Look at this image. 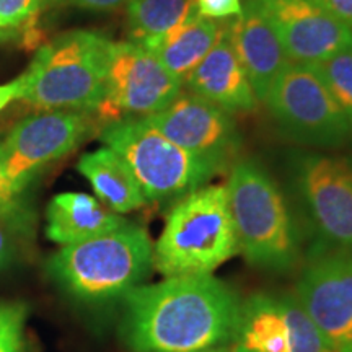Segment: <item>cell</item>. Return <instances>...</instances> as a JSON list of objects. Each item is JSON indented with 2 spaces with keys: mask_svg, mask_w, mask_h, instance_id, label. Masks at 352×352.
<instances>
[{
  "mask_svg": "<svg viewBox=\"0 0 352 352\" xmlns=\"http://www.w3.org/2000/svg\"><path fill=\"white\" fill-rule=\"evenodd\" d=\"M122 341L131 352H204L227 347L241 298L212 274L165 277L126 294Z\"/></svg>",
  "mask_w": 352,
  "mask_h": 352,
  "instance_id": "obj_1",
  "label": "cell"
},
{
  "mask_svg": "<svg viewBox=\"0 0 352 352\" xmlns=\"http://www.w3.org/2000/svg\"><path fill=\"white\" fill-rule=\"evenodd\" d=\"M226 191L239 254L261 271L297 270L303 259L300 230L270 171L252 158L235 162Z\"/></svg>",
  "mask_w": 352,
  "mask_h": 352,
  "instance_id": "obj_2",
  "label": "cell"
},
{
  "mask_svg": "<svg viewBox=\"0 0 352 352\" xmlns=\"http://www.w3.org/2000/svg\"><path fill=\"white\" fill-rule=\"evenodd\" d=\"M111 39L72 30L52 39L21 76L19 100L41 111H96L104 98Z\"/></svg>",
  "mask_w": 352,
  "mask_h": 352,
  "instance_id": "obj_3",
  "label": "cell"
},
{
  "mask_svg": "<svg viewBox=\"0 0 352 352\" xmlns=\"http://www.w3.org/2000/svg\"><path fill=\"white\" fill-rule=\"evenodd\" d=\"M47 267L52 279L78 300L124 298L153 271V243L144 227L126 222L103 235L63 246Z\"/></svg>",
  "mask_w": 352,
  "mask_h": 352,
  "instance_id": "obj_4",
  "label": "cell"
},
{
  "mask_svg": "<svg viewBox=\"0 0 352 352\" xmlns=\"http://www.w3.org/2000/svg\"><path fill=\"white\" fill-rule=\"evenodd\" d=\"M239 254L226 186L204 184L173 204L153 245L164 277L208 276Z\"/></svg>",
  "mask_w": 352,
  "mask_h": 352,
  "instance_id": "obj_5",
  "label": "cell"
},
{
  "mask_svg": "<svg viewBox=\"0 0 352 352\" xmlns=\"http://www.w3.org/2000/svg\"><path fill=\"white\" fill-rule=\"evenodd\" d=\"M100 139L126 162L147 202L182 199L220 171L171 142L145 118L108 122Z\"/></svg>",
  "mask_w": 352,
  "mask_h": 352,
  "instance_id": "obj_6",
  "label": "cell"
},
{
  "mask_svg": "<svg viewBox=\"0 0 352 352\" xmlns=\"http://www.w3.org/2000/svg\"><path fill=\"white\" fill-rule=\"evenodd\" d=\"M264 103L290 139L315 147H340L352 134L316 65L290 63L272 83Z\"/></svg>",
  "mask_w": 352,
  "mask_h": 352,
  "instance_id": "obj_7",
  "label": "cell"
},
{
  "mask_svg": "<svg viewBox=\"0 0 352 352\" xmlns=\"http://www.w3.org/2000/svg\"><path fill=\"white\" fill-rule=\"evenodd\" d=\"M292 179L316 243L352 254V157L298 153Z\"/></svg>",
  "mask_w": 352,
  "mask_h": 352,
  "instance_id": "obj_8",
  "label": "cell"
},
{
  "mask_svg": "<svg viewBox=\"0 0 352 352\" xmlns=\"http://www.w3.org/2000/svg\"><path fill=\"white\" fill-rule=\"evenodd\" d=\"M294 296L329 349L352 352V254L316 243L303 263Z\"/></svg>",
  "mask_w": 352,
  "mask_h": 352,
  "instance_id": "obj_9",
  "label": "cell"
},
{
  "mask_svg": "<svg viewBox=\"0 0 352 352\" xmlns=\"http://www.w3.org/2000/svg\"><path fill=\"white\" fill-rule=\"evenodd\" d=\"M182 88L153 52L132 41H113L107 90L96 111L108 122L147 118L168 107Z\"/></svg>",
  "mask_w": 352,
  "mask_h": 352,
  "instance_id": "obj_10",
  "label": "cell"
},
{
  "mask_svg": "<svg viewBox=\"0 0 352 352\" xmlns=\"http://www.w3.org/2000/svg\"><path fill=\"white\" fill-rule=\"evenodd\" d=\"M94 127L88 113L43 111L25 118L0 142V162L16 196L39 170L67 155Z\"/></svg>",
  "mask_w": 352,
  "mask_h": 352,
  "instance_id": "obj_11",
  "label": "cell"
},
{
  "mask_svg": "<svg viewBox=\"0 0 352 352\" xmlns=\"http://www.w3.org/2000/svg\"><path fill=\"white\" fill-rule=\"evenodd\" d=\"M230 352H333L294 294H254L241 300Z\"/></svg>",
  "mask_w": 352,
  "mask_h": 352,
  "instance_id": "obj_12",
  "label": "cell"
},
{
  "mask_svg": "<svg viewBox=\"0 0 352 352\" xmlns=\"http://www.w3.org/2000/svg\"><path fill=\"white\" fill-rule=\"evenodd\" d=\"M171 142L223 170L239 153L240 132L230 113L192 91L145 118Z\"/></svg>",
  "mask_w": 352,
  "mask_h": 352,
  "instance_id": "obj_13",
  "label": "cell"
},
{
  "mask_svg": "<svg viewBox=\"0 0 352 352\" xmlns=\"http://www.w3.org/2000/svg\"><path fill=\"white\" fill-rule=\"evenodd\" d=\"M292 63L316 65L352 47V30L321 0H253Z\"/></svg>",
  "mask_w": 352,
  "mask_h": 352,
  "instance_id": "obj_14",
  "label": "cell"
},
{
  "mask_svg": "<svg viewBox=\"0 0 352 352\" xmlns=\"http://www.w3.org/2000/svg\"><path fill=\"white\" fill-rule=\"evenodd\" d=\"M226 34L258 100L264 101L279 74L292 63L279 36L253 0L226 26Z\"/></svg>",
  "mask_w": 352,
  "mask_h": 352,
  "instance_id": "obj_15",
  "label": "cell"
},
{
  "mask_svg": "<svg viewBox=\"0 0 352 352\" xmlns=\"http://www.w3.org/2000/svg\"><path fill=\"white\" fill-rule=\"evenodd\" d=\"M184 85H188L189 91L230 114L253 111L258 107V96L228 41L226 26L222 36L202 63L192 70Z\"/></svg>",
  "mask_w": 352,
  "mask_h": 352,
  "instance_id": "obj_16",
  "label": "cell"
},
{
  "mask_svg": "<svg viewBox=\"0 0 352 352\" xmlns=\"http://www.w3.org/2000/svg\"><path fill=\"white\" fill-rule=\"evenodd\" d=\"M46 222L47 239L67 246L111 232L127 220L85 192H60L47 204Z\"/></svg>",
  "mask_w": 352,
  "mask_h": 352,
  "instance_id": "obj_17",
  "label": "cell"
},
{
  "mask_svg": "<svg viewBox=\"0 0 352 352\" xmlns=\"http://www.w3.org/2000/svg\"><path fill=\"white\" fill-rule=\"evenodd\" d=\"M77 170L90 182L95 195L113 212L127 214L147 204L129 166L107 145L82 155Z\"/></svg>",
  "mask_w": 352,
  "mask_h": 352,
  "instance_id": "obj_18",
  "label": "cell"
},
{
  "mask_svg": "<svg viewBox=\"0 0 352 352\" xmlns=\"http://www.w3.org/2000/svg\"><path fill=\"white\" fill-rule=\"evenodd\" d=\"M222 33V23L196 13L151 52L184 85L192 70L209 54Z\"/></svg>",
  "mask_w": 352,
  "mask_h": 352,
  "instance_id": "obj_19",
  "label": "cell"
},
{
  "mask_svg": "<svg viewBox=\"0 0 352 352\" xmlns=\"http://www.w3.org/2000/svg\"><path fill=\"white\" fill-rule=\"evenodd\" d=\"M196 13V0H131L127 3L131 41L153 51Z\"/></svg>",
  "mask_w": 352,
  "mask_h": 352,
  "instance_id": "obj_20",
  "label": "cell"
},
{
  "mask_svg": "<svg viewBox=\"0 0 352 352\" xmlns=\"http://www.w3.org/2000/svg\"><path fill=\"white\" fill-rule=\"evenodd\" d=\"M33 212L19 197L0 204V270L19 258L33 239Z\"/></svg>",
  "mask_w": 352,
  "mask_h": 352,
  "instance_id": "obj_21",
  "label": "cell"
},
{
  "mask_svg": "<svg viewBox=\"0 0 352 352\" xmlns=\"http://www.w3.org/2000/svg\"><path fill=\"white\" fill-rule=\"evenodd\" d=\"M352 131V47L316 64Z\"/></svg>",
  "mask_w": 352,
  "mask_h": 352,
  "instance_id": "obj_22",
  "label": "cell"
},
{
  "mask_svg": "<svg viewBox=\"0 0 352 352\" xmlns=\"http://www.w3.org/2000/svg\"><path fill=\"white\" fill-rule=\"evenodd\" d=\"M28 305L0 300V352H26Z\"/></svg>",
  "mask_w": 352,
  "mask_h": 352,
  "instance_id": "obj_23",
  "label": "cell"
},
{
  "mask_svg": "<svg viewBox=\"0 0 352 352\" xmlns=\"http://www.w3.org/2000/svg\"><path fill=\"white\" fill-rule=\"evenodd\" d=\"M46 3L47 0H0V39L30 23Z\"/></svg>",
  "mask_w": 352,
  "mask_h": 352,
  "instance_id": "obj_24",
  "label": "cell"
},
{
  "mask_svg": "<svg viewBox=\"0 0 352 352\" xmlns=\"http://www.w3.org/2000/svg\"><path fill=\"white\" fill-rule=\"evenodd\" d=\"M197 13L210 20L235 19L243 13L240 0H196Z\"/></svg>",
  "mask_w": 352,
  "mask_h": 352,
  "instance_id": "obj_25",
  "label": "cell"
},
{
  "mask_svg": "<svg viewBox=\"0 0 352 352\" xmlns=\"http://www.w3.org/2000/svg\"><path fill=\"white\" fill-rule=\"evenodd\" d=\"M70 6L85 8V10H94V12H111L116 10L126 3H129L131 0H65Z\"/></svg>",
  "mask_w": 352,
  "mask_h": 352,
  "instance_id": "obj_26",
  "label": "cell"
},
{
  "mask_svg": "<svg viewBox=\"0 0 352 352\" xmlns=\"http://www.w3.org/2000/svg\"><path fill=\"white\" fill-rule=\"evenodd\" d=\"M334 15L352 30V0H321Z\"/></svg>",
  "mask_w": 352,
  "mask_h": 352,
  "instance_id": "obj_27",
  "label": "cell"
},
{
  "mask_svg": "<svg viewBox=\"0 0 352 352\" xmlns=\"http://www.w3.org/2000/svg\"><path fill=\"white\" fill-rule=\"evenodd\" d=\"M21 90V78L19 77L16 80L3 83L0 85V111L7 107L8 103H12L13 100H19Z\"/></svg>",
  "mask_w": 352,
  "mask_h": 352,
  "instance_id": "obj_28",
  "label": "cell"
},
{
  "mask_svg": "<svg viewBox=\"0 0 352 352\" xmlns=\"http://www.w3.org/2000/svg\"><path fill=\"white\" fill-rule=\"evenodd\" d=\"M16 197H20V196H16L15 192L12 191V188L8 186V183L6 182V176H3L2 162H0V204L16 199Z\"/></svg>",
  "mask_w": 352,
  "mask_h": 352,
  "instance_id": "obj_29",
  "label": "cell"
},
{
  "mask_svg": "<svg viewBox=\"0 0 352 352\" xmlns=\"http://www.w3.org/2000/svg\"><path fill=\"white\" fill-rule=\"evenodd\" d=\"M204 352H230L227 347H220V349H210V351H204Z\"/></svg>",
  "mask_w": 352,
  "mask_h": 352,
  "instance_id": "obj_30",
  "label": "cell"
}]
</instances>
